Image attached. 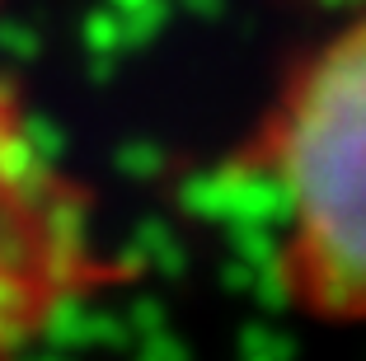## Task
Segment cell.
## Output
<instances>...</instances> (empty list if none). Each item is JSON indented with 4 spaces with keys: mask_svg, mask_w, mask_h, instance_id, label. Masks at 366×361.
<instances>
[{
    "mask_svg": "<svg viewBox=\"0 0 366 361\" xmlns=\"http://www.w3.org/2000/svg\"><path fill=\"white\" fill-rule=\"evenodd\" d=\"M296 305L366 319V19L305 61L263 132Z\"/></svg>",
    "mask_w": 366,
    "mask_h": 361,
    "instance_id": "obj_1",
    "label": "cell"
}]
</instances>
